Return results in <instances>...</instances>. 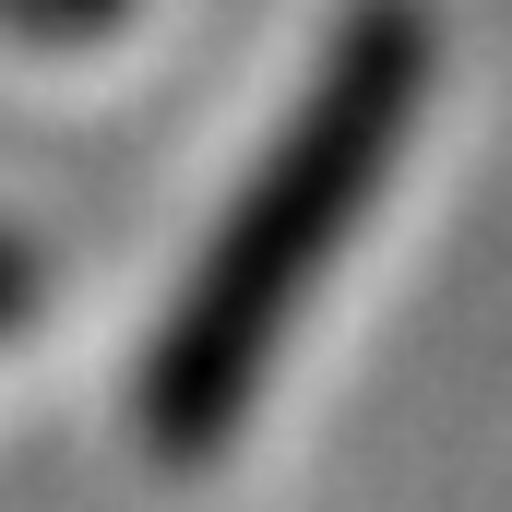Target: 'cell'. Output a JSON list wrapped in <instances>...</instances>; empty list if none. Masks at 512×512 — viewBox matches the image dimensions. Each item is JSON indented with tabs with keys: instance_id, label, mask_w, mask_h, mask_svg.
<instances>
[{
	"instance_id": "obj_3",
	"label": "cell",
	"mask_w": 512,
	"mask_h": 512,
	"mask_svg": "<svg viewBox=\"0 0 512 512\" xmlns=\"http://www.w3.org/2000/svg\"><path fill=\"white\" fill-rule=\"evenodd\" d=\"M24 298H36V251H24V239L0 227V334L24 322Z\"/></svg>"
},
{
	"instance_id": "obj_1",
	"label": "cell",
	"mask_w": 512,
	"mask_h": 512,
	"mask_svg": "<svg viewBox=\"0 0 512 512\" xmlns=\"http://www.w3.org/2000/svg\"><path fill=\"white\" fill-rule=\"evenodd\" d=\"M417 96H429V12L417 0H358L346 36L322 48L298 120L262 143V167L239 179L227 227L203 239L179 310L143 346V441L167 465L215 453L251 417V393L274 382V346L298 334L322 262L346 251V227L382 203L393 155L417 131Z\"/></svg>"
},
{
	"instance_id": "obj_2",
	"label": "cell",
	"mask_w": 512,
	"mask_h": 512,
	"mask_svg": "<svg viewBox=\"0 0 512 512\" xmlns=\"http://www.w3.org/2000/svg\"><path fill=\"white\" fill-rule=\"evenodd\" d=\"M131 0H0V24L12 36H48V48H72V36H108Z\"/></svg>"
}]
</instances>
